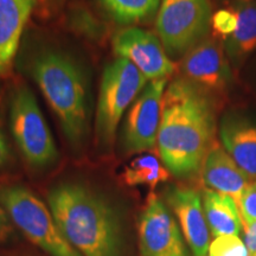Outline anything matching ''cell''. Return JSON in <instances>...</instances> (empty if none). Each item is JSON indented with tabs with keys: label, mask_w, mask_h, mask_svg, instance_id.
<instances>
[{
	"label": "cell",
	"mask_w": 256,
	"mask_h": 256,
	"mask_svg": "<svg viewBox=\"0 0 256 256\" xmlns=\"http://www.w3.org/2000/svg\"><path fill=\"white\" fill-rule=\"evenodd\" d=\"M212 102L206 92L177 78L164 92L159 156L170 174L186 178L202 170L215 136Z\"/></svg>",
	"instance_id": "cell-1"
},
{
	"label": "cell",
	"mask_w": 256,
	"mask_h": 256,
	"mask_svg": "<svg viewBox=\"0 0 256 256\" xmlns=\"http://www.w3.org/2000/svg\"><path fill=\"white\" fill-rule=\"evenodd\" d=\"M49 209L63 236L82 256H120L118 212L101 194L82 184L64 183L48 196Z\"/></svg>",
	"instance_id": "cell-2"
},
{
	"label": "cell",
	"mask_w": 256,
	"mask_h": 256,
	"mask_svg": "<svg viewBox=\"0 0 256 256\" xmlns=\"http://www.w3.org/2000/svg\"><path fill=\"white\" fill-rule=\"evenodd\" d=\"M30 74L58 118L72 145H80L89 132V86L82 66L63 51L44 49L30 63Z\"/></svg>",
	"instance_id": "cell-3"
},
{
	"label": "cell",
	"mask_w": 256,
	"mask_h": 256,
	"mask_svg": "<svg viewBox=\"0 0 256 256\" xmlns=\"http://www.w3.org/2000/svg\"><path fill=\"white\" fill-rule=\"evenodd\" d=\"M0 206L28 241L51 256H82L64 238L49 208L22 185H2Z\"/></svg>",
	"instance_id": "cell-4"
},
{
	"label": "cell",
	"mask_w": 256,
	"mask_h": 256,
	"mask_svg": "<svg viewBox=\"0 0 256 256\" xmlns=\"http://www.w3.org/2000/svg\"><path fill=\"white\" fill-rule=\"evenodd\" d=\"M146 82L142 72L122 57L106 66L95 118V132L102 144H113L124 114L146 87Z\"/></svg>",
	"instance_id": "cell-5"
},
{
	"label": "cell",
	"mask_w": 256,
	"mask_h": 256,
	"mask_svg": "<svg viewBox=\"0 0 256 256\" xmlns=\"http://www.w3.org/2000/svg\"><path fill=\"white\" fill-rule=\"evenodd\" d=\"M10 124L16 142L28 164L43 168L57 159V148L34 92L17 88L10 104Z\"/></svg>",
	"instance_id": "cell-6"
},
{
	"label": "cell",
	"mask_w": 256,
	"mask_h": 256,
	"mask_svg": "<svg viewBox=\"0 0 256 256\" xmlns=\"http://www.w3.org/2000/svg\"><path fill=\"white\" fill-rule=\"evenodd\" d=\"M211 19L209 0H162L156 26L166 52L186 54L206 38Z\"/></svg>",
	"instance_id": "cell-7"
},
{
	"label": "cell",
	"mask_w": 256,
	"mask_h": 256,
	"mask_svg": "<svg viewBox=\"0 0 256 256\" xmlns=\"http://www.w3.org/2000/svg\"><path fill=\"white\" fill-rule=\"evenodd\" d=\"M168 78L151 81L136 98L122 127V145L127 153L154 148L162 121V104Z\"/></svg>",
	"instance_id": "cell-8"
},
{
	"label": "cell",
	"mask_w": 256,
	"mask_h": 256,
	"mask_svg": "<svg viewBox=\"0 0 256 256\" xmlns=\"http://www.w3.org/2000/svg\"><path fill=\"white\" fill-rule=\"evenodd\" d=\"M142 256H188L183 234L162 200L150 194L140 216Z\"/></svg>",
	"instance_id": "cell-9"
},
{
	"label": "cell",
	"mask_w": 256,
	"mask_h": 256,
	"mask_svg": "<svg viewBox=\"0 0 256 256\" xmlns=\"http://www.w3.org/2000/svg\"><path fill=\"white\" fill-rule=\"evenodd\" d=\"M113 50L118 57L130 60L147 80L168 78L174 72L172 60L152 32L139 28H126L115 34Z\"/></svg>",
	"instance_id": "cell-10"
},
{
	"label": "cell",
	"mask_w": 256,
	"mask_h": 256,
	"mask_svg": "<svg viewBox=\"0 0 256 256\" xmlns=\"http://www.w3.org/2000/svg\"><path fill=\"white\" fill-rule=\"evenodd\" d=\"M182 72L184 80L206 94L224 90L232 80L223 46L214 38H204L185 54Z\"/></svg>",
	"instance_id": "cell-11"
},
{
	"label": "cell",
	"mask_w": 256,
	"mask_h": 256,
	"mask_svg": "<svg viewBox=\"0 0 256 256\" xmlns=\"http://www.w3.org/2000/svg\"><path fill=\"white\" fill-rule=\"evenodd\" d=\"M166 200L177 216L182 234L192 254L206 256L211 243L210 230L200 194L188 188H172Z\"/></svg>",
	"instance_id": "cell-12"
},
{
	"label": "cell",
	"mask_w": 256,
	"mask_h": 256,
	"mask_svg": "<svg viewBox=\"0 0 256 256\" xmlns=\"http://www.w3.org/2000/svg\"><path fill=\"white\" fill-rule=\"evenodd\" d=\"M202 180L208 188L232 197L238 206L252 179L242 171L224 147L214 142L202 165Z\"/></svg>",
	"instance_id": "cell-13"
},
{
	"label": "cell",
	"mask_w": 256,
	"mask_h": 256,
	"mask_svg": "<svg viewBox=\"0 0 256 256\" xmlns=\"http://www.w3.org/2000/svg\"><path fill=\"white\" fill-rule=\"evenodd\" d=\"M34 0H0V76L10 74Z\"/></svg>",
	"instance_id": "cell-14"
},
{
	"label": "cell",
	"mask_w": 256,
	"mask_h": 256,
	"mask_svg": "<svg viewBox=\"0 0 256 256\" xmlns=\"http://www.w3.org/2000/svg\"><path fill=\"white\" fill-rule=\"evenodd\" d=\"M220 136L224 150L252 180H256L255 124L238 118H226L220 124Z\"/></svg>",
	"instance_id": "cell-15"
},
{
	"label": "cell",
	"mask_w": 256,
	"mask_h": 256,
	"mask_svg": "<svg viewBox=\"0 0 256 256\" xmlns=\"http://www.w3.org/2000/svg\"><path fill=\"white\" fill-rule=\"evenodd\" d=\"M202 200L208 226L214 238L226 235L238 236L242 232L241 214L238 204L232 197L206 188Z\"/></svg>",
	"instance_id": "cell-16"
},
{
	"label": "cell",
	"mask_w": 256,
	"mask_h": 256,
	"mask_svg": "<svg viewBox=\"0 0 256 256\" xmlns=\"http://www.w3.org/2000/svg\"><path fill=\"white\" fill-rule=\"evenodd\" d=\"M232 8L238 16V26L226 44L229 56L236 60L256 49V2L238 0Z\"/></svg>",
	"instance_id": "cell-17"
},
{
	"label": "cell",
	"mask_w": 256,
	"mask_h": 256,
	"mask_svg": "<svg viewBox=\"0 0 256 256\" xmlns=\"http://www.w3.org/2000/svg\"><path fill=\"white\" fill-rule=\"evenodd\" d=\"M168 170L158 156L152 153H145L133 159L122 174L124 182L130 186L147 185L152 190L156 185L168 180Z\"/></svg>",
	"instance_id": "cell-18"
},
{
	"label": "cell",
	"mask_w": 256,
	"mask_h": 256,
	"mask_svg": "<svg viewBox=\"0 0 256 256\" xmlns=\"http://www.w3.org/2000/svg\"><path fill=\"white\" fill-rule=\"evenodd\" d=\"M160 0H100L102 8L119 24H134L150 17Z\"/></svg>",
	"instance_id": "cell-19"
},
{
	"label": "cell",
	"mask_w": 256,
	"mask_h": 256,
	"mask_svg": "<svg viewBox=\"0 0 256 256\" xmlns=\"http://www.w3.org/2000/svg\"><path fill=\"white\" fill-rule=\"evenodd\" d=\"M208 256H250L247 246L238 236H218L210 243Z\"/></svg>",
	"instance_id": "cell-20"
},
{
	"label": "cell",
	"mask_w": 256,
	"mask_h": 256,
	"mask_svg": "<svg viewBox=\"0 0 256 256\" xmlns=\"http://www.w3.org/2000/svg\"><path fill=\"white\" fill-rule=\"evenodd\" d=\"M243 226L256 223V180H252L243 192L238 203Z\"/></svg>",
	"instance_id": "cell-21"
},
{
	"label": "cell",
	"mask_w": 256,
	"mask_h": 256,
	"mask_svg": "<svg viewBox=\"0 0 256 256\" xmlns=\"http://www.w3.org/2000/svg\"><path fill=\"white\" fill-rule=\"evenodd\" d=\"M211 23L217 34L228 38L235 32L238 26V16L234 8L220 10L211 19Z\"/></svg>",
	"instance_id": "cell-22"
},
{
	"label": "cell",
	"mask_w": 256,
	"mask_h": 256,
	"mask_svg": "<svg viewBox=\"0 0 256 256\" xmlns=\"http://www.w3.org/2000/svg\"><path fill=\"white\" fill-rule=\"evenodd\" d=\"M12 220L10 218L4 208L0 206V242L8 241L11 236L14 228H12Z\"/></svg>",
	"instance_id": "cell-23"
},
{
	"label": "cell",
	"mask_w": 256,
	"mask_h": 256,
	"mask_svg": "<svg viewBox=\"0 0 256 256\" xmlns=\"http://www.w3.org/2000/svg\"><path fill=\"white\" fill-rule=\"evenodd\" d=\"M10 156V148L6 142L4 133H2V128H0V168L6 164Z\"/></svg>",
	"instance_id": "cell-24"
}]
</instances>
